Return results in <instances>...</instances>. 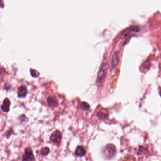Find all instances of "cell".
I'll return each mask as SVG.
<instances>
[{"label": "cell", "instance_id": "cell-1", "mask_svg": "<svg viewBox=\"0 0 161 161\" xmlns=\"http://www.w3.org/2000/svg\"><path fill=\"white\" fill-rule=\"evenodd\" d=\"M106 58H105L103 60V62L99 68V71L98 74V77L97 79V84L98 86H101L103 83V81L104 80L105 78L106 75V71H107V64Z\"/></svg>", "mask_w": 161, "mask_h": 161}, {"label": "cell", "instance_id": "cell-2", "mask_svg": "<svg viewBox=\"0 0 161 161\" xmlns=\"http://www.w3.org/2000/svg\"><path fill=\"white\" fill-rule=\"evenodd\" d=\"M116 148L112 144H108L102 149L103 156L107 159H110L114 157L116 154Z\"/></svg>", "mask_w": 161, "mask_h": 161}, {"label": "cell", "instance_id": "cell-3", "mask_svg": "<svg viewBox=\"0 0 161 161\" xmlns=\"http://www.w3.org/2000/svg\"><path fill=\"white\" fill-rule=\"evenodd\" d=\"M22 161H36L33 150L30 147H27L25 149Z\"/></svg>", "mask_w": 161, "mask_h": 161}, {"label": "cell", "instance_id": "cell-4", "mask_svg": "<svg viewBox=\"0 0 161 161\" xmlns=\"http://www.w3.org/2000/svg\"><path fill=\"white\" fill-rule=\"evenodd\" d=\"M51 141L55 144H59L61 141L62 135L61 133L58 131H55L50 136Z\"/></svg>", "mask_w": 161, "mask_h": 161}, {"label": "cell", "instance_id": "cell-5", "mask_svg": "<svg viewBox=\"0 0 161 161\" xmlns=\"http://www.w3.org/2000/svg\"><path fill=\"white\" fill-rule=\"evenodd\" d=\"M118 53L117 51H115L113 54L111 61V67L112 70L114 69V68L115 67L118 65Z\"/></svg>", "mask_w": 161, "mask_h": 161}, {"label": "cell", "instance_id": "cell-6", "mask_svg": "<svg viewBox=\"0 0 161 161\" xmlns=\"http://www.w3.org/2000/svg\"><path fill=\"white\" fill-rule=\"evenodd\" d=\"M86 154V151L84 147L82 146H78L75 150V154L77 156L82 157L84 156Z\"/></svg>", "mask_w": 161, "mask_h": 161}, {"label": "cell", "instance_id": "cell-7", "mask_svg": "<svg viewBox=\"0 0 161 161\" xmlns=\"http://www.w3.org/2000/svg\"><path fill=\"white\" fill-rule=\"evenodd\" d=\"M27 94V91L25 86L22 85L18 89V94L19 98H24L26 96Z\"/></svg>", "mask_w": 161, "mask_h": 161}, {"label": "cell", "instance_id": "cell-8", "mask_svg": "<svg viewBox=\"0 0 161 161\" xmlns=\"http://www.w3.org/2000/svg\"><path fill=\"white\" fill-rule=\"evenodd\" d=\"M48 103L51 107H57L58 105V102L55 97L50 96L48 98Z\"/></svg>", "mask_w": 161, "mask_h": 161}, {"label": "cell", "instance_id": "cell-9", "mask_svg": "<svg viewBox=\"0 0 161 161\" xmlns=\"http://www.w3.org/2000/svg\"><path fill=\"white\" fill-rule=\"evenodd\" d=\"M10 101L8 98H5L3 102V104L1 105V109L5 112H8L10 110Z\"/></svg>", "mask_w": 161, "mask_h": 161}, {"label": "cell", "instance_id": "cell-10", "mask_svg": "<svg viewBox=\"0 0 161 161\" xmlns=\"http://www.w3.org/2000/svg\"><path fill=\"white\" fill-rule=\"evenodd\" d=\"M50 149L48 147H44L41 148V154L42 156H46L48 155V154L50 153Z\"/></svg>", "mask_w": 161, "mask_h": 161}, {"label": "cell", "instance_id": "cell-11", "mask_svg": "<svg viewBox=\"0 0 161 161\" xmlns=\"http://www.w3.org/2000/svg\"><path fill=\"white\" fill-rule=\"evenodd\" d=\"M14 134V133L13 130H12V129L10 128L9 130L6 131V132H5L4 135H5L6 138L8 139L11 137V135Z\"/></svg>", "mask_w": 161, "mask_h": 161}, {"label": "cell", "instance_id": "cell-12", "mask_svg": "<svg viewBox=\"0 0 161 161\" xmlns=\"http://www.w3.org/2000/svg\"><path fill=\"white\" fill-rule=\"evenodd\" d=\"M82 108L84 110H87L90 108V105L86 102H82L81 105Z\"/></svg>", "mask_w": 161, "mask_h": 161}, {"label": "cell", "instance_id": "cell-13", "mask_svg": "<svg viewBox=\"0 0 161 161\" xmlns=\"http://www.w3.org/2000/svg\"><path fill=\"white\" fill-rule=\"evenodd\" d=\"M31 75L34 77H37L38 76L40 75L39 72L35 70L34 69H30Z\"/></svg>", "mask_w": 161, "mask_h": 161}, {"label": "cell", "instance_id": "cell-14", "mask_svg": "<svg viewBox=\"0 0 161 161\" xmlns=\"http://www.w3.org/2000/svg\"><path fill=\"white\" fill-rule=\"evenodd\" d=\"M135 158L133 156L127 155L124 159V161H135Z\"/></svg>", "mask_w": 161, "mask_h": 161}, {"label": "cell", "instance_id": "cell-15", "mask_svg": "<svg viewBox=\"0 0 161 161\" xmlns=\"http://www.w3.org/2000/svg\"><path fill=\"white\" fill-rule=\"evenodd\" d=\"M4 3L3 2V0H0V7L1 8L4 7Z\"/></svg>", "mask_w": 161, "mask_h": 161}, {"label": "cell", "instance_id": "cell-16", "mask_svg": "<svg viewBox=\"0 0 161 161\" xmlns=\"http://www.w3.org/2000/svg\"><path fill=\"white\" fill-rule=\"evenodd\" d=\"M159 94H160V96H161V90L159 91Z\"/></svg>", "mask_w": 161, "mask_h": 161}]
</instances>
